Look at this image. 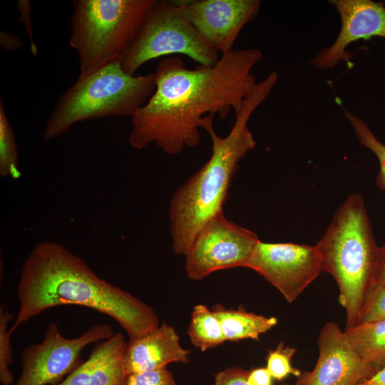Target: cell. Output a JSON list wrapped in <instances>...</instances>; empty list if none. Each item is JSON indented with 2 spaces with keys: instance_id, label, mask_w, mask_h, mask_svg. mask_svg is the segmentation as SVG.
I'll return each mask as SVG.
<instances>
[{
  "instance_id": "32",
  "label": "cell",
  "mask_w": 385,
  "mask_h": 385,
  "mask_svg": "<svg viewBox=\"0 0 385 385\" xmlns=\"http://www.w3.org/2000/svg\"><path fill=\"white\" fill-rule=\"evenodd\" d=\"M382 2H383V3H384V4L385 5V1H383Z\"/></svg>"
},
{
  "instance_id": "12",
  "label": "cell",
  "mask_w": 385,
  "mask_h": 385,
  "mask_svg": "<svg viewBox=\"0 0 385 385\" xmlns=\"http://www.w3.org/2000/svg\"><path fill=\"white\" fill-rule=\"evenodd\" d=\"M202 38L220 56L233 50L243 27L258 14L260 0L175 1Z\"/></svg>"
},
{
  "instance_id": "21",
  "label": "cell",
  "mask_w": 385,
  "mask_h": 385,
  "mask_svg": "<svg viewBox=\"0 0 385 385\" xmlns=\"http://www.w3.org/2000/svg\"><path fill=\"white\" fill-rule=\"evenodd\" d=\"M13 315L4 304L0 307V382L2 385H14V377L11 371L13 348L9 333V323Z\"/></svg>"
},
{
  "instance_id": "25",
  "label": "cell",
  "mask_w": 385,
  "mask_h": 385,
  "mask_svg": "<svg viewBox=\"0 0 385 385\" xmlns=\"http://www.w3.org/2000/svg\"><path fill=\"white\" fill-rule=\"evenodd\" d=\"M249 371L239 366L227 368L215 375L212 385H249Z\"/></svg>"
},
{
  "instance_id": "24",
  "label": "cell",
  "mask_w": 385,
  "mask_h": 385,
  "mask_svg": "<svg viewBox=\"0 0 385 385\" xmlns=\"http://www.w3.org/2000/svg\"><path fill=\"white\" fill-rule=\"evenodd\" d=\"M126 385H176L172 371L167 367L128 374Z\"/></svg>"
},
{
  "instance_id": "2",
  "label": "cell",
  "mask_w": 385,
  "mask_h": 385,
  "mask_svg": "<svg viewBox=\"0 0 385 385\" xmlns=\"http://www.w3.org/2000/svg\"><path fill=\"white\" fill-rule=\"evenodd\" d=\"M17 293L19 307L9 327L11 334L41 312L68 304L109 316L123 328L129 340L159 326L150 306L97 276L83 259L56 242H41L32 249L22 266Z\"/></svg>"
},
{
  "instance_id": "30",
  "label": "cell",
  "mask_w": 385,
  "mask_h": 385,
  "mask_svg": "<svg viewBox=\"0 0 385 385\" xmlns=\"http://www.w3.org/2000/svg\"><path fill=\"white\" fill-rule=\"evenodd\" d=\"M362 385H385V366L374 376L366 381L361 383Z\"/></svg>"
},
{
  "instance_id": "11",
  "label": "cell",
  "mask_w": 385,
  "mask_h": 385,
  "mask_svg": "<svg viewBox=\"0 0 385 385\" xmlns=\"http://www.w3.org/2000/svg\"><path fill=\"white\" fill-rule=\"evenodd\" d=\"M317 361L312 371L302 372L295 385H358L377 372L354 349L344 331L334 322L321 329Z\"/></svg>"
},
{
  "instance_id": "15",
  "label": "cell",
  "mask_w": 385,
  "mask_h": 385,
  "mask_svg": "<svg viewBox=\"0 0 385 385\" xmlns=\"http://www.w3.org/2000/svg\"><path fill=\"white\" fill-rule=\"evenodd\" d=\"M127 344L120 332L96 343L88 359L56 385H126L123 358Z\"/></svg>"
},
{
  "instance_id": "23",
  "label": "cell",
  "mask_w": 385,
  "mask_h": 385,
  "mask_svg": "<svg viewBox=\"0 0 385 385\" xmlns=\"http://www.w3.org/2000/svg\"><path fill=\"white\" fill-rule=\"evenodd\" d=\"M384 318L385 284H375L371 286L365 297L358 324Z\"/></svg>"
},
{
  "instance_id": "4",
  "label": "cell",
  "mask_w": 385,
  "mask_h": 385,
  "mask_svg": "<svg viewBox=\"0 0 385 385\" xmlns=\"http://www.w3.org/2000/svg\"><path fill=\"white\" fill-rule=\"evenodd\" d=\"M316 247L323 270L338 284L346 328L359 324L365 297L374 284L379 247L360 194H351L337 210Z\"/></svg>"
},
{
  "instance_id": "10",
  "label": "cell",
  "mask_w": 385,
  "mask_h": 385,
  "mask_svg": "<svg viewBox=\"0 0 385 385\" xmlns=\"http://www.w3.org/2000/svg\"><path fill=\"white\" fill-rule=\"evenodd\" d=\"M245 267L262 276L289 303L293 302L323 270L316 245L260 240Z\"/></svg>"
},
{
  "instance_id": "6",
  "label": "cell",
  "mask_w": 385,
  "mask_h": 385,
  "mask_svg": "<svg viewBox=\"0 0 385 385\" xmlns=\"http://www.w3.org/2000/svg\"><path fill=\"white\" fill-rule=\"evenodd\" d=\"M156 0H74L69 45L80 77L121 62Z\"/></svg>"
},
{
  "instance_id": "9",
  "label": "cell",
  "mask_w": 385,
  "mask_h": 385,
  "mask_svg": "<svg viewBox=\"0 0 385 385\" xmlns=\"http://www.w3.org/2000/svg\"><path fill=\"white\" fill-rule=\"evenodd\" d=\"M259 241L255 232L220 212L195 235L186 255V274L197 281L218 270L245 267Z\"/></svg>"
},
{
  "instance_id": "27",
  "label": "cell",
  "mask_w": 385,
  "mask_h": 385,
  "mask_svg": "<svg viewBox=\"0 0 385 385\" xmlns=\"http://www.w3.org/2000/svg\"><path fill=\"white\" fill-rule=\"evenodd\" d=\"M0 45L8 51H14L21 49L24 46V42L17 35L1 31L0 32Z\"/></svg>"
},
{
  "instance_id": "13",
  "label": "cell",
  "mask_w": 385,
  "mask_h": 385,
  "mask_svg": "<svg viewBox=\"0 0 385 385\" xmlns=\"http://www.w3.org/2000/svg\"><path fill=\"white\" fill-rule=\"evenodd\" d=\"M341 20L337 38L329 47L322 48L310 63L319 69H329L341 62L349 63L351 53L349 45L360 39L385 38V5L372 0H331Z\"/></svg>"
},
{
  "instance_id": "31",
  "label": "cell",
  "mask_w": 385,
  "mask_h": 385,
  "mask_svg": "<svg viewBox=\"0 0 385 385\" xmlns=\"http://www.w3.org/2000/svg\"><path fill=\"white\" fill-rule=\"evenodd\" d=\"M281 385H287V384H281Z\"/></svg>"
},
{
  "instance_id": "22",
  "label": "cell",
  "mask_w": 385,
  "mask_h": 385,
  "mask_svg": "<svg viewBox=\"0 0 385 385\" xmlns=\"http://www.w3.org/2000/svg\"><path fill=\"white\" fill-rule=\"evenodd\" d=\"M296 351V349L284 346L283 342L269 351L266 368L273 379L281 381L290 374L297 377L301 374V371L293 367L291 363Z\"/></svg>"
},
{
  "instance_id": "20",
  "label": "cell",
  "mask_w": 385,
  "mask_h": 385,
  "mask_svg": "<svg viewBox=\"0 0 385 385\" xmlns=\"http://www.w3.org/2000/svg\"><path fill=\"white\" fill-rule=\"evenodd\" d=\"M343 110L359 143L376 156L379 163V172L376 178V184L380 190H385V145L378 140L366 121L346 109Z\"/></svg>"
},
{
  "instance_id": "5",
  "label": "cell",
  "mask_w": 385,
  "mask_h": 385,
  "mask_svg": "<svg viewBox=\"0 0 385 385\" xmlns=\"http://www.w3.org/2000/svg\"><path fill=\"white\" fill-rule=\"evenodd\" d=\"M155 90L154 73H126L121 62L78 77L60 97L48 117L43 140L67 134L76 123L107 117H132Z\"/></svg>"
},
{
  "instance_id": "18",
  "label": "cell",
  "mask_w": 385,
  "mask_h": 385,
  "mask_svg": "<svg viewBox=\"0 0 385 385\" xmlns=\"http://www.w3.org/2000/svg\"><path fill=\"white\" fill-rule=\"evenodd\" d=\"M191 343L202 351L225 342L221 324L212 310L204 304L194 307L188 327Z\"/></svg>"
},
{
  "instance_id": "17",
  "label": "cell",
  "mask_w": 385,
  "mask_h": 385,
  "mask_svg": "<svg viewBox=\"0 0 385 385\" xmlns=\"http://www.w3.org/2000/svg\"><path fill=\"white\" fill-rule=\"evenodd\" d=\"M344 332L357 353L376 371L385 366V318Z\"/></svg>"
},
{
  "instance_id": "26",
  "label": "cell",
  "mask_w": 385,
  "mask_h": 385,
  "mask_svg": "<svg viewBox=\"0 0 385 385\" xmlns=\"http://www.w3.org/2000/svg\"><path fill=\"white\" fill-rule=\"evenodd\" d=\"M32 3L29 0H19L17 9L21 14L20 21L24 24L26 31L30 41V48L34 56H37L38 49L34 41L33 26L31 19Z\"/></svg>"
},
{
  "instance_id": "19",
  "label": "cell",
  "mask_w": 385,
  "mask_h": 385,
  "mask_svg": "<svg viewBox=\"0 0 385 385\" xmlns=\"http://www.w3.org/2000/svg\"><path fill=\"white\" fill-rule=\"evenodd\" d=\"M0 175L14 179H18L21 176L15 135L1 99L0 100Z\"/></svg>"
},
{
  "instance_id": "7",
  "label": "cell",
  "mask_w": 385,
  "mask_h": 385,
  "mask_svg": "<svg viewBox=\"0 0 385 385\" xmlns=\"http://www.w3.org/2000/svg\"><path fill=\"white\" fill-rule=\"evenodd\" d=\"M182 54L200 65L214 66L219 53L199 34L175 1H157L121 61L134 75L144 63L161 56Z\"/></svg>"
},
{
  "instance_id": "8",
  "label": "cell",
  "mask_w": 385,
  "mask_h": 385,
  "mask_svg": "<svg viewBox=\"0 0 385 385\" xmlns=\"http://www.w3.org/2000/svg\"><path fill=\"white\" fill-rule=\"evenodd\" d=\"M108 324L89 327L80 336L68 339L55 322L48 324L44 339L25 348L21 355V374L14 385H56L83 362L86 346L114 335Z\"/></svg>"
},
{
  "instance_id": "28",
  "label": "cell",
  "mask_w": 385,
  "mask_h": 385,
  "mask_svg": "<svg viewBox=\"0 0 385 385\" xmlns=\"http://www.w3.org/2000/svg\"><path fill=\"white\" fill-rule=\"evenodd\" d=\"M272 379L266 367L256 368L249 371L247 382L249 385H272Z\"/></svg>"
},
{
  "instance_id": "14",
  "label": "cell",
  "mask_w": 385,
  "mask_h": 385,
  "mask_svg": "<svg viewBox=\"0 0 385 385\" xmlns=\"http://www.w3.org/2000/svg\"><path fill=\"white\" fill-rule=\"evenodd\" d=\"M190 354L181 346L173 327L163 323L144 336L129 340L123 367L127 375L165 368L171 363L186 364Z\"/></svg>"
},
{
  "instance_id": "29",
  "label": "cell",
  "mask_w": 385,
  "mask_h": 385,
  "mask_svg": "<svg viewBox=\"0 0 385 385\" xmlns=\"http://www.w3.org/2000/svg\"><path fill=\"white\" fill-rule=\"evenodd\" d=\"M385 284V245L379 247L374 276V284Z\"/></svg>"
},
{
  "instance_id": "33",
  "label": "cell",
  "mask_w": 385,
  "mask_h": 385,
  "mask_svg": "<svg viewBox=\"0 0 385 385\" xmlns=\"http://www.w3.org/2000/svg\"><path fill=\"white\" fill-rule=\"evenodd\" d=\"M358 385H362V384H358Z\"/></svg>"
},
{
  "instance_id": "16",
  "label": "cell",
  "mask_w": 385,
  "mask_h": 385,
  "mask_svg": "<svg viewBox=\"0 0 385 385\" xmlns=\"http://www.w3.org/2000/svg\"><path fill=\"white\" fill-rule=\"evenodd\" d=\"M212 310L221 324L225 341L258 340L262 334L277 323L276 317H267L246 312L244 309H227L220 304H215Z\"/></svg>"
},
{
  "instance_id": "3",
  "label": "cell",
  "mask_w": 385,
  "mask_h": 385,
  "mask_svg": "<svg viewBox=\"0 0 385 385\" xmlns=\"http://www.w3.org/2000/svg\"><path fill=\"white\" fill-rule=\"evenodd\" d=\"M278 80L271 72L245 98L235 123L226 137L219 136L213 128V114L201 121L212 141L208 161L174 193L169 207L172 247L176 255L188 254L202 226L223 212L232 180L239 162L256 145L247 122L256 108L269 96Z\"/></svg>"
},
{
  "instance_id": "1",
  "label": "cell",
  "mask_w": 385,
  "mask_h": 385,
  "mask_svg": "<svg viewBox=\"0 0 385 385\" xmlns=\"http://www.w3.org/2000/svg\"><path fill=\"white\" fill-rule=\"evenodd\" d=\"M262 58L257 48L233 49L214 66L188 68L178 56L162 58L155 76V90L131 117L129 144L143 149L154 143L168 155L200 143V123L209 114L222 119L242 108L257 83L251 73Z\"/></svg>"
}]
</instances>
